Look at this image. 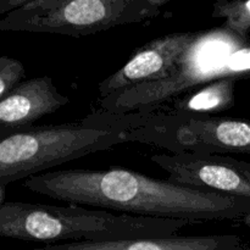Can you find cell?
<instances>
[{
    "mask_svg": "<svg viewBox=\"0 0 250 250\" xmlns=\"http://www.w3.org/2000/svg\"><path fill=\"white\" fill-rule=\"evenodd\" d=\"M27 190L67 204L194 225L250 224V199L156 180L124 168L58 170L27 178Z\"/></svg>",
    "mask_w": 250,
    "mask_h": 250,
    "instance_id": "obj_1",
    "label": "cell"
},
{
    "mask_svg": "<svg viewBox=\"0 0 250 250\" xmlns=\"http://www.w3.org/2000/svg\"><path fill=\"white\" fill-rule=\"evenodd\" d=\"M192 222L132 216L75 204H32L5 202L0 205V236L19 241L58 244L60 242H104L177 236Z\"/></svg>",
    "mask_w": 250,
    "mask_h": 250,
    "instance_id": "obj_2",
    "label": "cell"
},
{
    "mask_svg": "<svg viewBox=\"0 0 250 250\" xmlns=\"http://www.w3.org/2000/svg\"><path fill=\"white\" fill-rule=\"evenodd\" d=\"M250 78V45L224 26L202 31L170 77L99 99L100 111L110 114L150 112L181 95L220 80Z\"/></svg>",
    "mask_w": 250,
    "mask_h": 250,
    "instance_id": "obj_3",
    "label": "cell"
},
{
    "mask_svg": "<svg viewBox=\"0 0 250 250\" xmlns=\"http://www.w3.org/2000/svg\"><path fill=\"white\" fill-rule=\"evenodd\" d=\"M82 120L93 127L121 129L128 142L150 144L168 153L250 154V120L187 115L167 109L131 114L99 110Z\"/></svg>",
    "mask_w": 250,
    "mask_h": 250,
    "instance_id": "obj_4",
    "label": "cell"
},
{
    "mask_svg": "<svg viewBox=\"0 0 250 250\" xmlns=\"http://www.w3.org/2000/svg\"><path fill=\"white\" fill-rule=\"evenodd\" d=\"M122 143H128L126 132L114 127H93L83 120L17 132L0 142V189Z\"/></svg>",
    "mask_w": 250,
    "mask_h": 250,
    "instance_id": "obj_5",
    "label": "cell"
},
{
    "mask_svg": "<svg viewBox=\"0 0 250 250\" xmlns=\"http://www.w3.org/2000/svg\"><path fill=\"white\" fill-rule=\"evenodd\" d=\"M168 0H28L0 21L1 31L92 36L155 19Z\"/></svg>",
    "mask_w": 250,
    "mask_h": 250,
    "instance_id": "obj_6",
    "label": "cell"
},
{
    "mask_svg": "<svg viewBox=\"0 0 250 250\" xmlns=\"http://www.w3.org/2000/svg\"><path fill=\"white\" fill-rule=\"evenodd\" d=\"M150 160L171 182L250 199V164L246 161L194 153L154 154Z\"/></svg>",
    "mask_w": 250,
    "mask_h": 250,
    "instance_id": "obj_7",
    "label": "cell"
},
{
    "mask_svg": "<svg viewBox=\"0 0 250 250\" xmlns=\"http://www.w3.org/2000/svg\"><path fill=\"white\" fill-rule=\"evenodd\" d=\"M200 33L202 31L177 32L153 39L136 49L133 55L120 70L98 84L99 99L172 76Z\"/></svg>",
    "mask_w": 250,
    "mask_h": 250,
    "instance_id": "obj_8",
    "label": "cell"
},
{
    "mask_svg": "<svg viewBox=\"0 0 250 250\" xmlns=\"http://www.w3.org/2000/svg\"><path fill=\"white\" fill-rule=\"evenodd\" d=\"M70 103L50 76L29 78L0 100V137L24 131L42 117L62 109Z\"/></svg>",
    "mask_w": 250,
    "mask_h": 250,
    "instance_id": "obj_9",
    "label": "cell"
},
{
    "mask_svg": "<svg viewBox=\"0 0 250 250\" xmlns=\"http://www.w3.org/2000/svg\"><path fill=\"white\" fill-rule=\"evenodd\" d=\"M246 248L247 246L237 234H208L104 242H68L46 244L32 250H244Z\"/></svg>",
    "mask_w": 250,
    "mask_h": 250,
    "instance_id": "obj_10",
    "label": "cell"
},
{
    "mask_svg": "<svg viewBox=\"0 0 250 250\" xmlns=\"http://www.w3.org/2000/svg\"><path fill=\"white\" fill-rule=\"evenodd\" d=\"M234 84L233 78L216 81L187 93L161 109L187 115H212L233 105Z\"/></svg>",
    "mask_w": 250,
    "mask_h": 250,
    "instance_id": "obj_11",
    "label": "cell"
},
{
    "mask_svg": "<svg viewBox=\"0 0 250 250\" xmlns=\"http://www.w3.org/2000/svg\"><path fill=\"white\" fill-rule=\"evenodd\" d=\"M211 16L224 20L222 26L242 39L250 34V1L220 0L212 5Z\"/></svg>",
    "mask_w": 250,
    "mask_h": 250,
    "instance_id": "obj_12",
    "label": "cell"
},
{
    "mask_svg": "<svg viewBox=\"0 0 250 250\" xmlns=\"http://www.w3.org/2000/svg\"><path fill=\"white\" fill-rule=\"evenodd\" d=\"M26 77L24 66L21 61L2 55L0 58V99L6 97Z\"/></svg>",
    "mask_w": 250,
    "mask_h": 250,
    "instance_id": "obj_13",
    "label": "cell"
},
{
    "mask_svg": "<svg viewBox=\"0 0 250 250\" xmlns=\"http://www.w3.org/2000/svg\"><path fill=\"white\" fill-rule=\"evenodd\" d=\"M27 1L28 0H1L0 1V14L6 16L10 12L21 9L22 6L27 4Z\"/></svg>",
    "mask_w": 250,
    "mask_h": 250,
    "instance_id": "obj_14",
    "label": "cell"
},
{
    "mask_svg": "<svg viewBox=\"0 0 250 250\" xmlns=\"http://www.w3.org/2000/svg\"><path fill=\"white\" fill-rule=\"evenodd\" d=\"M244 250H250V247H247V248L244 249Z\"/></svg>",
    "mask_w": 250,
    "mask_h": 250,
    "instance_id": "obj_15",
    "label": "cell"
}]
</instances>
